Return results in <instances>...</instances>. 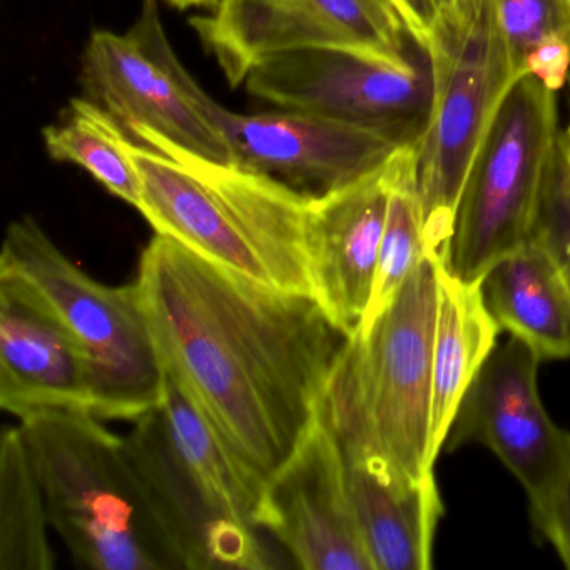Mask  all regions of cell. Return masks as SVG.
<instances>
[{"instance_id":"cell-20","label":"cell","mask_w":570,"mask_h":570,"mask_svg":"<svg viewBox=\"0 0 570 570\" xmlns=\"http://www.w3.org/2000/svg\"><path fill=\"white\" fill-rule=\"evenodd\" d=\"M159 410L176 449L223 512L239 523L258 529L256 515L265 483L243 463L205 410L166 370Z\"/></svg>"},{"instance_id":"cell-14","label":"cell","mask_w":570,"mask_h":570,"mask_svg":"<svg viewBox=\"0 0 570 570\" xmlns=\"http://www.w3.org/2000/svg\"><path fill=\"white\" fill-rule=\"evenodd\" d=\"M135 423L126 446L181 570L272 567L256 529L223 512L189 469L159 406Z\"/></svg>"},{"instance_id":"cell-28","label":"cell","mask_w":570,"mask_h":570,"mask_svg":"<svg viewBox=\"0 0 570 570\" xmlns=\"http://www.w3.org/2000/svg\"><path fill=\"white\" fill-rule=\"evenodd\" d=\"M395 4L405 18L416 45L426 52L440 21L435 0H395Z\"/></svg>"},{"instance_id":"cell-10","label":"cell","mask_w":570,"mask_h":570,"mask_svg":"<svg viewBox=\"0 0 570 570\" xmlns=\"http://www.w3.org/2000/svg\"><path fill=\"white\" fill-rule=\"evenodd\" d=\"M246 89L278 108L379 129L409 145L425 129L433 81L429 56L399 66L353 49L313 48L266 59Z\"/></svg>"},{"instance_id":"cell-6","label":"cell","mask_w":570,"mask_h":570,"mask_svg":"<svg viewBox=\"0 0 570 570\" xmlns=\"http://www.w3.org/2000/svg\"><path fill=\"white\" fill-rule=\"evenodd\" d=\"M562 136L557 92L523 75L503 98L460 196L442 259L455 278L480 282L529 242Z\"/></svg>"},{"instance_id":"cell-7","label":"cell","mask_w":570,"mask_h":570,"mask_svg":"<svg viewBox=\"0 0 570 570\" xmlns=\"http://www.w3.org/2000/svg\"><path fill=\"white\" fill-rule=\"evenodd\" d=\"M426 56L433 95L419 139V191L426 255L443 259L476 153L522 76L510 61L492 0H483L469 22L440 21Z\"/></svg>"},{"instance_id":"cell-13","label":"cell","mask_w":570,"mask_h":570,"mask_svg":"<svg viewBox=\"0 0 570 570\" xmlns=\"http://www.w3.org/2000/svg\"><path fill=\"white\" fill-rule=\"evenodd\" d=\"M215 116L233 166L272 176L309 198L372 175L403 146L379 129L313 112L238 115L218 105Z\"/></svg>"},{"instance_id":"cell-5","label":"cell","mask_w":570,"mask_h":570,"mask_svg":"<svg viewBox=\"0 0 570 570\" xmlns=\"http://www.w3.org/2000/svg\"><path fill=\"white\" fill-rule=\"evenodd\" d=\"M0 273L38 289L81 343L91 368L96 419L136 422L161 405L165 366L136 283L96 282L32 216L9 225Z\"/></svg>"},{"instance_id":"cell-11","label":"cell","mask_w":570,"mask_h":570,"mask_svg":"<svg viewBox=\"0 0 570 570\" xmlns=\"http://www.w3.org/2000/svg\"><path fill=\"white\" fill-rule=\"evenodd\" d=\"M540 358L520 340L495 346L466 390L443 450L480 443L519 480L530 507L570 473V432L560 429L539 393Z\"/></svg>"},{"instance_id":"cell-19","label":"cell","mask_w":570,"mask_h":570,"mask_svg":"<svg viewBox=\"0 0 570 570\" xmlns=\"http://www.w3.org/2000/svg\"><path fill=\"white\" fill-rule=\"evenodd\" d=\"M500 332L525 343L540 362L570 358V315L552 268L532 238L482 279Z\"/></svg>"},{"instance_id":"cell-15","label":"cell","mask_w":570,"mask_h":570,"mask_svg":"<svg viewBox=\"0 0 570 570\" xmlns=\"http://www.w3.org/2000/svg\"><path fill=\"white\" fill-rule=\"evenodd\" d=\"M88 355L28 282L0 273V406L21 419L38 410L92 415Z\"/></svg>"},{"instance_id":"cell-9","label":"cell","mask_w":570,"mask_h":570,"mask_svg":"<svg viewBox=\"0 0 570 570\" xmlns=\"http://www.w3.org/2000/svg\"><path fill=\"white\" fill-rule=\"evenodd\" d=\"M191 26L232 88L266 59L302 49H353L399 66L423 51L395 0H219Z\"/></svg>"},{"instance_id":"cell-27","label":"cell","mask_w":570,"mask_h":570,"mask_svg":"<svg viewBox=\"0 0 570 570\" xmlns=\"http://www.w3.org/2000/svg\"><path fill=\"white\" fill-rule=\"evenodd\" d=\"M570 71V39L549 38L527 55L523 72L539 79L543 86L559 92Z\"/></svg>"},{"instance_id":"cell-17","label":"cell","mask_w":570,"mask_h":570,"mask_svg":"<svg viewBox=\"0 0 570 570\" xmlns=\"http://www.w3.org/2000/svg\"><path fill=\"white\" fill-rule=\"evenodd\" d=\"M353 509L375 570L432 569L443 515L436 479H402L379 456L345 452Z\"/></svg>"},{"instance_id":"cell-8","label":"cell","mask_w":570,"mask_h":570,"mask_svg":"<svg viewBox=\"0 0 570 570\" xmlns=\"http://www.w3.org/2000/svg\"><path fill=\"white\" fill-rule=\"evenodd\" d=\"M81 85L119 122L131 141H163L218 165H233L216 121L218 102L179 62L159 18L145 0L126 35L95 31L81 56Z\"/></svg>"},{"instance_id":"cell-22","label":"cell","mask_w":570,"mask_h":570,"mask_svg":"<svg viewBox=\"0 0 570 570\" xmlns=\"http://www.w3.org/2000/svg\"><path fill=\"white\" fill-rule=\"evenodd\" d=\"M389 205L376 263L372 298L358 332H365L392 305L426 255L419 191V141L400 146L386 161ZM356 332V333H358Z\"/></svg>"},{"instance_id":"cell-23","label":"cell","mask_w":570,"mask_h":570,"mask_svg":"<svg viewBox=\"0 0 570 570\" xmlns=\"http://www.w3.org/2000/svg\"><path fill=\"white\" fill-rule=\"evenodd\" d=\"M48 509L19 426L0 443V570H51Z\"/></svg>"},{"instance_id":"cell-1","label":"cell","mask_w":570,"mask_h":570,"mask_svg":"<svg viewBox=\"0 0 570 570\" xmlns=\"http://www.w3.org/2000/svg\"><path fill=\"white\" fill-rule=\"evenodd\" d=\"M139 298L171 373L268 483L318 413L343 336L316 299L258 285L156 235Z\"/></svg>"},{"instance_id":"cell-3","label":"cell","mask_w":570,"mask_h":570,"mask_svg":"<svg viewBox=\"0 0 570 570\" xmlns=\"http://www.w3.org/2000/svg\"><path fill=\"white\" fill-rule=\"evenodd\" d=\"M436 256L425 255L392 305L343 340L323 405L345 452L379 456L402 479H435L430 460Z\"/></svg>"},{"instance_id":"cell-25","label":"cell","mask_w":570,"mask_h":570,"mask_svg":"<svg viewBox=\"0 0 570 570\" xmlns=\"http://www.w3.org/2000/svg\"><path fill=\"white\" fill-rule=\"evenodd\" d=\"M530 238L546 255L570 315V142L566 135Z\"/></svg>"},{"instance_id":"cell-18","label":"cell","mask_w":570,"mask_h":570,"mask_svg":"<svg viewBox=\"0 0 570 570\" xmlns=\"http://www.w3.org/2000/svg\"><path fill=\"white\" fill-rule=\"evenodd\" d=\"M439 308L432 358L430 460L436 463L460 403L495 350L500 328L487 308L480 282L455 278L436 258Z\"/></svg>"},{"instance_id":"cell-29","label":"cell","mask_w":570,"mask_h":570,"mask_svg":"<svg viewBox=\"0 0 570 570\" xmlns=\"http://www.w3.org/2000/svg\"><path fill=\"white\" fill-rule=\"evenodd\" d=\"M435 4L439 8L440 21L463 24L479 12L483 0H435Z\"/></svg>"},{"instance_id":"cell-4","label":"cell","mask_w":570,"mask_h":570,"mask_svg":"<svg viewBox=\"0 0 570 570\" xmlns=\"http://www.w3.org/2000/svg\"><path fill=\"white\" fill-rule=\"evenodd\" d=\"M49 525L79 567L181 570L159 527L125 436L88 412L38 410L19 419Z\"/></svg>"},{"instance_id":"cell-16","label":"cell","mask_w":570,"mask_h":570,"mask_svg":"<svg viewBox=\"0 0 570 570\" xmlns=\"http://www.w3.org/2000/svg\"><path fill=\"white\" fill-rule=\"evenodd\" d=\"M386 205V163L372 175L309 202L315 299L343 338L358 332L372 298Z\"/></svg>"},{"instance_id":"cell-26","label":"cell","mask_w":570,"mask_h":570,"mask_svg":"<svg viewBox=\"0 0 570 570\" xmlns=\"http://www.w3.org/2000/svg\"><path fill=\"white\" fill-rule=\"evenodd\" d=\"M533 523L552 543L563 566L570 569V473L537 505L530 507Z\"/></svg>"},{"instance_id":"cell-30","label":"cell","mask_w":570,"mask_h":570,"mask_svg":"<svg viewBox=\"0 0 570 570\" xmlns=\"http://www.w3.org/2000/svg\"><path fill=\"white\" fill-rule=\"evenodd\" d=\"M168 4L175 6V8L181 9H195V8H205L213 9L216 4H218L219 0H166Z\"/></svg>"},{"instance_id":"cell-2","label":"cell","mask_w":570,"mask_h":570,"mask_svg":"<svg viewBox=\"0 0 570 570\" xmlns=\"http://www.w3.org/2000/svg\"><path fill=\"white\" fill-rule=\"evenodd\" d=\"M129 153L141 176L138 209L156 235L266 288L315 299L309 196L163 141H131Z\"/></svg>"},{"instance_id":"cell-24","label":"cell","mask_w":570,"mask_h":570,"mask_svg":"<svg viewBox=\"0 0 570 570\" xmlns=\"http://www.w3.org/2000/svg\"><path fill=\"white\" fill-rule=\"evenodd\" d=\"M497 26L520 76L527 55L549 38L570 39V0H492Z\"/></svg>"},{"instance_id":"cell-12","label":"cell","mask_w":570,"mask_h":570,"mask_svg":"<svg viewBox=\"0 0 570 570\" xmlns=\"http://www.w3.org/2000/svg\"><path fill=\"white\" fill-rule=\"evenodd\" d=\"M256 523L306 570H375L350 495L338 435L320 405L285 465L266 483Z\"/></svg>"},{"instance_id":"cell-31","label":"cell","mask_w":570,"mask_h":570,"mask_svg":"<svg viewBox=\"0 0 570 570\" xmlns=\"http://www.w3.org/2000/svg\"><path fill=\"white\" fill-rule=\"evenodd\" d=\"M566 136H567V139H569V142H570V128H569V131L566 132Z\"/></svg>"},{"instance_id":"cell-21","label":"cell","mask_w":570,"mask_h":570,"mask_svg":"<svg viewBox=\"0 0 570 570\" xmlns=\"http://www.w3.org/2000/svg\"><path fill=\"white\" fill-rule=\"evenodd\" d=\"M46 151L55 161L81 166L116 198L141 205V176L129 153V136L91 99L69 102L58 121L42 129Z\"/></svg>"}]
</instances>
